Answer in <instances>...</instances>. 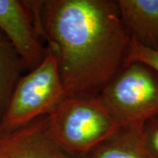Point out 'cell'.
<instances>
[{"instance_id":"cell-9","label":"cell","mask_w":158,"mask_h":158,"mask_svg":"<svg viewBox=\"0 0 158 158\" xmlns=\"http://www.w3.org/2000/svg\"><path fill=\"white\" fill-rule=\"evenodd\" d=\"M25 67L10 41L0 31V120Z\"/></svg>"},{"instance_id":"cell-2","label":"cell","mask_w":158,"mask_h":158,"mask_svg":"<svg viewBox=\"0 0 158 158\" xmlns=\"http://www.w3.org/2000/svg\"><path fill=\"white\" fill-rule=\"evenodd\" d=\"M47 119L52 139L64 151L77 157L119 127L99 95L65 97Z\"/></svg>"},{"instance_id":"cell-5","label":"cell","mask_w":158,"mask_h":158,"mask_svg":"<svg viewBox=\"0 0 158 158\" xmlns=\"http://www.w3.org/2000/svg\"><path fill=\"white\" fill-rule=\"evenodd\" d=\"M0 31L16 50L25 69L31 70L44 60L47 47L37 30L29 1L0 0Z\"/></svg>"},{"instance_id":"cell-6","label":"cell","mask_w":158,"mask_h":158,"mask_svg":"<svg viewBox=\"0 0 158 158\" xmlns=\"http://www.w3.org/2000/svg\"><path fill=\"white\" fill-rule=\"evenodd\" d=\"M0 158H80L52 139L47 115L14 127L0 125Z\"/></svg>"},{"instance_id":"cell-8","label":"cell","mask_w":158,"mask_h":158,"mask_svg":"<svg viewBox=\"0 0 158 158\" xmlns=\"http://www.w3.org/2000/svg\"><path fill=\"white\" fill-rule=\"evenodd\" d=\"M143 126L119 127L80 158H156L146 145Z\"/></svg>"},{"instance_id":"cell-10","label":"cell","mask_w":158,"mask_h":158,"mask_svg":"<svg viewBox=\"0 0 158 158\" xmlns=\"http://www.w3.org/2000/svg\"><path fill=\"white\" fill-rule=\"evenodd\" d=\"M132 61L143 62L158 73V51L145 48L131 40L126 62Z\"/></svg>"},{"instance_id":"cell-11","label":"cell","mask_w":158,"mask_h":158,"mask_svg":"<svg viewBox=\"0 0 158 158\" xmlns=\"http://www.w3.org/2000/svg\"><path fill=\"white\" fill-rule=\"evenodd\" d=\"M142 131L147 147L158 158V115L148 120L143 126Z\"/></svg>"},{"instance_id":"cell-1","label":"cell","mask_w":158,"mask_h":158,"mask_svg":"<svg viewBox=\"0 0 158 158\" xmlns=\"http://www.w3.org/2000/svg\"><path fill=\"white\" fill-rule=\"evenodd\" d=\"M66 97L98 96L126 62L131 39L114 0L30 1Z\"/></svg>"},{"instance_id":"cell-4","label":"cell","mask_w":158,"mask_h":158,"mask_svg":"<svg viewBox=\"0 0 158 158\" xmlns=\"http://www.w3.org/2000/svg\"><path fill=\"white\" fill-rule=\"evenodd\" d=\"M65 97L56 58L47 48L44 60L19 80L0 125L14 127L48 115Z\"/></svg>"},{"instance_id":"cell-7","label":"cell","mask_w":158,"mask_h":158,"mask_svg":"<svg viewBox=\"0 0 158 158\" xmlns=\"http://www.w3.org/2000/svg\"><path fill=\"white\" fill-rule=\"evenodd\" d=\"M122 24L130 39L158 51V0H118Z\"/></svg>"},{"instance_id":"cell-3","label":"cell","mask_w":158,"mask_h":158,"mask_svg":"<svg viewBox=\"0 0 158 158\" xmlns=\"http://www.w3.org/2000/svg\"><path fill=\"white\" fill-rule=\"evenodd\" d=\"M99 97L119 127L144 126L158 115V73L141 62H125Z\"/></svg>"}]
</instances>
